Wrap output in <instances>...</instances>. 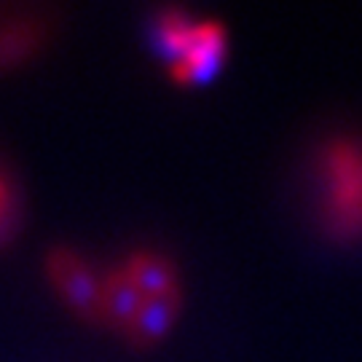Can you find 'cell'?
<instances>
[{
    "instance_id": "6da1fadb",
    "label": "cell",
    "mask_w": 362,
    "mask_h": 362,
    "mask_svg": "<svg viewBox=\"0 0 362 362\" xmlns=\"http://www.w3.org/2000/svg\"><path fill=\"white\" fill-rule=\"evenodd\" d=\"M182 306L175 263L156 250H134L103 272V322L134 346H151L172 330Z\"/></svg>"
},
{
    "instance_id": "7a4b0ae2",
    "label": "cell",
    "mask_w": 362,
    "mask_h": 362,
    "mask_svg": "<svg viewBox=\"0 0 362 362\" xmlns=\"http://www.w3.org/2000/svg\"><path fill=\"white\" fill-rule=\"evenodd\" d=\"M317 218L336 239L362 236V140L338 134L314 158Z\"/></svg>"
},
{
    "instance_id": "3957f363",
    "label": "cell",
    "mask_w": 362,
    "mask_h": 362,
    "mask_svg": "<svg viewBox=\"0 0 362 362\" xmlns=\"http://www.w3.org/2000/svg\"><path fill=\"white\" fill-rule=\"evenodd\" d=\"M49 276L57 293L91 322H103V274L76 250L59 247L49 252Z\"/></svg>"
},
{
    "instance_id": "277c9868",
    "label": "cell",
    "mask_w": 362,
    "mask_h": 362,
    "mask_svg": "<svg viewBox=\"0 0 362 362\" xmlns=\"http://www.w3.org/2000/svg\"><path fill=\"white\" fill-rule=\"evenodd\" d=\"M226 46H228V33L220 19H196L188 46L177 59L167 65L169 76L182 86L207 83L226 59Z\"/></svg>"
},
{
    "instance_id": "5b68a950",
    "label": "cell",
    "mask_w": 362,
    "mask_h": 362,
    "mask_svg": "<svg viewBox=\"0 0 362 362\" xmlns=\"http://www.w3.org/2000/svg\"><path fill=\"white\" fill-rule=\"evenodd\" d=\"M16 223V191L11 185V177L0 172V242L8 239Z\"/></svg>"
}]
</instances>
